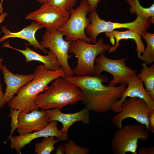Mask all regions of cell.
I'll return each instance as SVG.
<instances>
[{"label":"cell","mask_w":154,"mask_h":154,"mask_svg":"<svg viewBox=\"0 0 154 154\" xmlns=\"http://www.w3.org/2000/svg\"><path fill=\"white\" fill-rule=\"evenodd\" d=\"M58 121L50 122L47 127L43 129L37 131L24 135L12 136L10 139V147L15 149L17 153L21 154V149L32 141L37 138L53 136L62 140L68 139V133L61 132L57 127Z\"/></svg>","instance_id":"12"},{"label":"cell","mask_w":154,"mask_h":154,"mask_svg":"<svg viewBox=\"0 0 154 154\" xmlns=\"http://www.w3.org/2000/svg\"><path fill=\"white\" fill-rule=\"evenodd\" d=\"M6 103L4 98V93L3 92L2 86L0 81V110L4 106Z\"/></svg>","instance_id":"30"},{"label":"cell","mask_w":154,"mask_h":154,"mask_svg":"<svg viewBox=\"0 0 154 154\" xmlns=\"http://www.w3.org/2000/svg\"><path fill=\"white\" fill-rule=\"evenodd\" d=\"M1 3H0V13L3 12V8L2 7V4L4 0H0Z\"/></svg>","instance_id":"33"},{"label":"cell","mask_w":154,"mask_h":154,"mask_svg":"<svg viewBox=\"0 0 154 154\" xmlns=\"http://www.w3.org/2000/svg\"><path fill=\"white\" fill-rule=\"evenodd\" d=\"M64 146L65 154H88L90 151L88 148L80 147L72 139H70L68 143H66Z\"/></svg>","instance_id":"24"},{"label":"cell","mask_w":154,"mask_h":154,"mask_svg":"<svg viewBox=\"0 0 154 154\" xmlns=\"http://www.w3.org/2000/svg\"><path fill=\"white\" fill-rule=\"evenodd\" d=\"M37 1L41 4H43L46 2V0H37Z\"/></svg>","instance_id":"34"},{"label":"cell","mask_w":154,"mask_h":154,"mask_svg":"<svg viewBox=\"0 0 154 154\" xmlns=\"http://www.w3.org/2000/svg\"><path fill=\"white\" fill-rule=\"evenodd\" d=\"M78 0H46L45 3L54 5L68 11L76 5Z\"/></svg>","instance_id":"25"},{"label":"cell","mask_w":154,"mask_h":154,"mask_svg":"<svg viewBox=\"0 0 154 154\" xmlns=\"http://www.w3.org/2000/svg\"><path fill=\"white\" fill-rule=\"evenodd\" d=\"M149 125L148 130L154 133V110L151 111L148 114Z\"/></svg>","instance_id":"27"},{"label":"cell","mask_w":154,"mask_h":154,"mask_svg":"<svg viewBox=\"0 0 154 154\" xmlns=\"http://www.w3.org/2000/svg\"><path fill=\"white\" fill-rule=\"evenodd\" d=\"M1 70L6 85L4 98L7 103L13 98L21 87L35 77L33 74H14L10 71L5 65H3Z\"/></svg>","instance_id":"17"},{"label":"cell","mask_w":154,"mask_h":154,"mask_svg":"<svg viewBox=\"0 0 154 154\" xmlns=\"http://www.w3.org/2000/svg\"><path fill=\"white\" fill-rule=\"evenodd\" d=\"M151 111L143 99L130 97L123 101L120 107V111L114 116L112 121L117 128L121 129L123 120L131 117L145 125L146 129L148 130L149 125L148 114Z\"/></svg>","instance_id":"10"},{"label":"cell","mask_w":154,"mask_h":154,"mask_svg":"<svg viewBox=\"0 0 154 154\" xmlns=\"http://www.w3.org/2000/svg\"><path fill=\"white\" fill-rule=\"evenodd\" d=\"M137 154H154V147L153 146L148 147H142L139 149Z\"/></svg>","instance_id":"28"},{"label":"cell","mask_w":154,"mask_h":154,"mask_svg":"<svg viewBox=\"0 0 154 154\" xmlns=\"http://www.w3.org/2000/svg\"><path fill=\"white\" fill-rule=\"evenodd\" d=\"M106 37L110 38V42L113 46H111L108 51L109 53L116 51L117 47L120 45V41L123 39H131L133 40L135 42L137 56L140 59L141 55L145 49V45L141 39L140 35L136 31L130 29L123 31L116 30L106 32Z\"/></svg>","instance_id":"18"},{"label":"cell","mask_w":154,"mask_h":154,"mask_svg":"<svg viewBox=\"0 0 154 154\" xmlns=\"http://www.w3.org/2000/svg\"><path fill=\"white\" fill-rule=\"evenodd\" d=\"M89 17L90 23L86 29L85 32L93 44L97 42V37L102 33L110 32L116 29L124 28L133 30L142 36L151 26L150 18L142 17H137L134 21L128 23L106 21L99 17L96 10L89 13Z\"/></svg>","instance_id":"5"},{"label":"cell","mask_w":154,"mask_h":154,"mask_svg":"<svg viewBox=\"0 0 154 154\" xmlns=\"http://www.w3.org/2000/svg\"><path fill=\"white\" fill-rule=\"evenodd\" d=\"M142 65L143 68L137 76L144 83L147 92L154 90V64L150 67L144 62Z\"/></svg>","instance_id":"21"},{"label":"cell","mask_w":154,"mask_h":154,"mask_svg":"<svg viewBox=\"0 0 154 154\" xmlns=\"http://www.w3.org/2000/svg\"><path fill=\"white\" fill-rule=\"evenodd\" d=\"M63 35L58 31L53 32L46 31L42 36L40 44L45 48H49L56 56L60 66L66 76H73V69L70 66L68 60L71 56L68 50L71 41L63 38Z\"/></svg>","instance_id":"11"},{"label":"cell","mask_w":154,"mask_h":154,"mask_svg":"<svg viewBox=\"0 0 154 154\" xmlns=\"http://www.w3.org/2000/svg\"><path fill=\"white\" fill-rule=\"evenodd\" d=\"M111 46L109 44L105 43L104 40L100 38L93 44L81 39L71 41L68 53L74 54L77 59L76 66L73 69L74 74L94 76L96 57L108 51Z\"/></svg>","instance_id":"4"},{"label":"cell","mask_w":154,"mask_h":154,"mask_svg":"<svg viewBox=\"0 0 154 154\" xmlns=\"http://www.w3.org/2000/svg\"><path fill=\"white\" fill-rule=\"evenodd\" d=\"M130 6L129 12L137 17L150 18L151 23H154V4L150 7L145 8L140 4L139 0H125Z\"/></svg>","instance_id":"20"},{"label":"cell","mask_w":154,"mask_h":154,"mask_svg":"<svg viewBox=\"0 0 154 154\" xmlns=\"http://www.w3.org/2000/svg\"><path fill=\"white\" fill-rule=\"evenodd\" d=\"M66 78L77 85L81 91L80 101L89 111L103 113L111 110L112 105L121 99L126 84L118 86L104 85L109 81L101 75L66 76Z\"/></svg>","instance_id":"1"},{"label":"cell","mask_w":154,"mask_h":154,"mask_svg":"<svg viewBox=\"0 0 154 154\" xmlns=\"http://www.w3.org/2000/svg\"><path fill=\"white\" fill-rule=\"evenodd\" d=\"M55 154H64V146L60 145H58L56 149Z\"/></svg>","instance_id":"31"},{"label":"cell","mask_w":154,"mask_h":154,"mask_svg":"<svg viewBox=\"0 0 154 154\" xmlns=\"http://www.w3.org/2000/svg\"><path fill=\"white\" fill-rule=\"evenodd\" d=\"M9 117L11 118V121L10 124L11 127L10 134L7 141L10 139L15 130L17 129L19 126L18 116L20 112L19 110L11 108Z\"/></svg>","instance_id":"26"},{"label":"cell","mask_w":154,"mask_h":154,"mask_svg":"<svg viewBox=\"0 0 154 154\" xmlns=\"http://www.w3.org/2000/svg\"><path fill=\"white\" fill-rule=\"evenodd\" d=\"M128 59L127 57L112 59L107 57L104 53H102L95 60V75H101L103 72H106L111 74L113 77L109 85L113 86L118 84L127 85L129 77L137 72L126 66L125 61Z\"/></svg>","instance_id":"8"},{"label":"cell","mask_w":154,"mask_h":154,"mask_svg":"<svg viewBox=\"0 0 154 154\" xmlns=\"http://www.w3.org/2000/svg\"><path fill=\"white\" fill-rule=\"evenodd\" d=\"M33 74L34 78L21 87L16 95L7 103L11 108L27 113L38 110L35 102L38 94L44 92L48 87V84L53 80L59 78L66 77L61 66L53 70L43 64L38 66Z\"/></svg>","instance_id":"2"},{"label":"cell","mask_w":154,"mask_h":154,"mask_svg":"<svg viewBox=\"0 0 154 154\" xmlns=\"http://www.w3.org/2000/svg\"><path fill=\"white\" fill-rule=\"evenodd\" d=\"M17 132L19 135H25L41 130L49 123L46 110H34L28 113L20 112Z\"/></svg>","instance_id":"13"},{"label":"cell","mask_w":154,"mask_h":154,"mask_svg":"<svg viewBox=\"0 0 154 154\" xmlns=\"http://www.w3.org/2000/svg\"><path fill=\"white\" fill-rule=\"evenodd\" d=\"M6 26H2L1 32L4 35L0 38V43L5 39L10 38H17L27 41L29 44L25 43L26 45H31L35 49H39L45 53H47L48 51L43 47L37 40L35 37L36 32L42 27L38 23L33 21L30 25L17 32H12L7 29Z\"/></svg>","instance_id":"16"},{"label":"cell","mask_w":154,"mask_h":154,"mask_svg":"<svg viewBox=\"0 0 154 154\" xmlns=\"http://www.w3.org/2000/svg\"><path fill=\"white\" fill-rule=\"evenodd\" d=\"M127 87L124 91L121 98L113 104L111 110L115 112L120 111V107L127 97H136L144 100L148 109L151 111L154 110V101L152 100L144 87L142 81L138 77L136 73L131 75L127 80Z\"/></svg>","instance_id":"14"},{"label":"cell","mask_w":154,"mask_h":154,"mask_svg":"<svg viewBox=\"0 0 154 154\" xmlns=\"http://www.w3.org/2000/svg\"><path fill=\"white\" fill-rule=\"evenodd\" d=\"M4 47L9 48L18 51L24 55L25 58V62L32 61H38L42 62L50 70H56L60 66L55 55L50 50L47 55L46 56L41 55L27 46H25V50L18 49L11 46L9 42L7 41L3 44Z\"/></svg>","instance_id":"19"},{"label":"cell","mask_w":154,"mask_h":154,"mask_svg":"<svg viewBox=\"0 0 154 154\" xmlns=\"http://www.w3.org/2000/svg\"><path fill=\"white\" fill-rule=\"evenodd\" d=\"M70 16L69 11L57 6L42 4L38 9L31 12L25 17L44 27L46 31L53 32L61 27Z\"/></svg>","instance_id":"9"},{"label":"cell","mask_w":154,"mask_h":154,"mask_svg":"<svg viewBox=\"0 0 154 154\" xmlns=\"http://www.w3.org/2000/svg\"><path fill=\"white\" fill-rule=\"evenodd\" d=\"M7 15L8 14L6 12H2L1 13L0 15V24L4 21Z\"/></svg>","instance_id":"32"},{"label":"cell","mask_w":154,"mask_h":154,"mask_svg":"<svg viewBox=\"0 0 154 154\" xmlns=\"http://www.w3.org/2000/svg\"><path fill=\"white\" fill-rule=\"evenodd\" d=\"M46 111L49 117V122L56 121L61 123L63 126L60 131L64 133H68L70 127L76 122L81 121L85 124H88L90 122V111L85 107L74 113H64L57 108Z\"/></svg>","instance_id":"15"},{"label":"cell","mask_w":154,"mask_h":154,"mask_svg":"<svg viewBox=\"0 0 154 154\" xmlns=\"http://www.w3.org/2000/svg\"><path fill=\"white\" fill-rule=\"evenodd\" d=\"M147 141L149 139L148 131L143 124L125 125L114 133L111 147L114 154H125L129 152L137 154L136 151L139 139Z\"/></svg>","instance_id":"7"},{"label":"cell","mask_w":154,"mask_h":154,"mask_svg":"<svg viewBox=\"0 0 154 154\" xmlns=\"http://www.w3.org/2000/svg\"><path fill=\"white\" fill-rule=\"evenodd\" d=\"M70 16L64 25L57 30L63 36L65 40L72 41L81 39L90 43V38L87 35L85 30L90 23L87 16L91 12L89 5L86 0L82 1L75 9L69 10Z\"/></svg>","instance_id":"6"},{"label":"cell","mask_w":154,"mask_h":154,"mask_svg":"<svg viewBox=\"0 0 154 154\" xmlns=\"http://www.w3.org/2000/svg\"><path fill=\"white\" fill-rule=\"evenodd\" d=\"M88 3L91 12L95 10L98 7V4L101 0H86Z\"/></svg>","instance_id":"29"},{"label":"cell","mask_w":154,"mask_h":154,"mask_svg":"<svg viewBox=\"0 0 154 154\" xmlns=\"http://www.w3.org/2000/svg\"><path fill=\"white\" fill-rule=\"evenodd\" d=\"M3 61V58H0V70H1L3 66V65L2 64V62Z\"/></svg>","instance_id":"35"},{"label":"cell","mask_w":154,"mask_h":154,"mask_svg":"<svg viewBox=\"0 0 154 154\" xmlns=\"http://www.w3.org/2000/svg\"><path fill=\"white\" fill-rule=\"evenodd\" d=\"M81 100L79 88L66 78L60 77L52 81L43 93L38 94L35 102L37 107L41 110H61L67 105L77 104Z\"/></svg>","instance_id":"3"},{"label":"cell","mask_w":154,"mask_h":154,"mask_svg":"<svg viewBox=\"0 0 154 154\" xmlns=\"http://www.w3.org/2000/svg\"><path fill=\"white\" fill-rule=\"evenodd\" d=\"M142 37L146 42L147 46L140 59L150 65L154 62V34L147 32Z\"/></svg>","instance_id":"22"},{"label":"cell","mask_w":154,"mask_h":154,"mask_svg":"<svg viewBox=\"0 0 154 154\" xmlns=\"http://www.w3.org/2000/svg\"><path fill=\"white\" fill-rule=\"evenodd\" d=\"M61 140L60 139L55 140L53 136L44 137L41 141L35 144L34 152L37 154H50L55 149V143Z\"/></svg>","instance_id":"23"}]
</instances>
